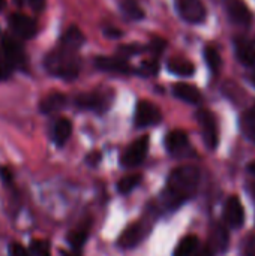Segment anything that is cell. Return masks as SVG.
I'll return each mask as SVG.
<instances>
[{"label":"cell","instance_id":"4dcf8cb0","mask_svg":"<svg viewBox=\"0 0 255 256\" xmlns=\"http://www.w3.org/2000/svg\"><path fill=\"white\" fill-rule=\"evenodd\" d=\"M9 255L11 256H32L30 250H27L26 248H23L18 243H12L9 246Z\"/></svg>","mask_w":255,"mask_h":256},{"label":"cell","instance_id":"ffe728a7","mask_svg":"<svg viewBox=\"0 0 255 256\" xmlns=\"http://www.w3.org/2000/svg\"><path fill=\"white\" fill-rule=\"evenodd\" d=\"M72 134V123L68 118H59L54 124V130H53V140L54 142L62 147L71 136Z\"/></svg>","mask_w":255,"mask_h":256},{"label":"cell","instance_id":"836d02e7","mask_svg":"<svg viewBox=\"0 0 255 256\" xmlns=\"http://www.w3.org/2000/svg\"><path fill=\"white\" fill-rule=\"evenodd\" d=\"M99 159H101V153H98V152H92V153H89L86 156V162L89 165H92V166L98 165L99 164Z\"/></svg>","mask_w":255,"mask_h":256},{"label":"cell","instance_id":"d4e9b609","mask_svg":"<svg viewBox=\"0 0 255 256\" xmlns=\"http://www.w3.org/2000/svg\"><path fill=\"white\" fill-rule=\"evenodd\" d=\"M120 6H122L123 14L128 18H131V20L137 21V20H143L144 18V12H143V9L140 8V4L135 0H123Z\"/></svg>","mask_w":255,"mask_h":256},{"label":"cell","instance_id":"1f68e13d","mask_svg":"<svg viewBox=\"0 0 255 256\" xmlns=\"http://www.w3.org/2000/svg\"><path fill=\"white\" fill-rule=\"evenodd\" d=\"M149 50H150L155 56L161 54V52L165 50V40H162V39H159V38H155V39L150 42Z\"/></svg>","mask_w":255,"mask_h":256},{"label":"cell","instance_id":"8d00e7d4","mask_svg":"<svg viewBox=\"0 0 255 256\" xmlns=\"http://www.w3.org/2000/svg\"><path fill=\"white\" fill-rule=\"evenodd\" d=\"M215 254L209 249V246H204V248H201L200 250L197 249V252L194 254V256H213Z\"/></svg>","mask_w":255,"mask_h":256},{"label":"cell","instance_id":"8fae6325","mask_svg":"<svg viewBox=\"0 0 255 256\" xmlns=\"http://www.w3.org/2000/svg\"><path fill=\"white\" fill-rule=\"evenodd\" d=\"M9 26H11L12 32L23 39H32L36 34V24L27 15L14 14L9 18Z\"/></svg>","mask_w":255,"mask_h":256},{"label":"cell","instance_id":"4316f807","mask_svg":"<svg viewBox=\"0 0 255 256\" xmlns=\"http://www.w3.org/2000/svg\"><path fill=\"white\" fill-rule=\"evenodd\" d=\"M204 58H206V63H207L209 69H210L212 72L216 74V72L219 70L221 64H222V60H221L219 52H218L213 46H207V48L204 50Z\"/></svg>","mask_w":255,"mask_h":256},{"label":"cell","instance_id":"484cf974","mask_svg":"<svg viewBox=\"0 0 255 256\" xmlns=\"http://www.w3.org/2000/svg\"><path fill=\"white\" fill-rule=\"evenodd\" d=\"M141 182V176L140 174H129L126 177H123L119 183H117V189L120 194L126 195L129 192H132Z\"/></svg>","mask_w":255,"mask_h":256},{"label":"cell","instance_id":"d6a6232c","mask_svg":"<svg viewBox=\"0 0 255 256\" xmlns=\"http://www.w3.org/2000/svg\"><path fill=\"white\" fill-rule=\"evenodd\" d=\"M12 74V68L0 57V81L3 80H8Z\"/></svg>","mask_w":255,"mask_h":256},{"label":"cell","instance_id":"d6986e66","mask_svg":"<svg viewBox=\"0 0 255 256\" xmlns=\"http://www.w3.org/2000/svg\"><path fill=\"white\" fill-rule=\"evenodd\" d=\"M65 105H66V96L65 94H62V93H51V94H48L47 98L42 99V102L39 105V110L44 114H51V112L60 111Z\"/></svg>","mask_w":255,"mask_h":256},{"label":"cell","instance_id":"9c48e42d","mask_svg":"<svg viewBox=\"0 0 255 256\" xmlns=\"http://www.w3.org/2000/svg\"><path fill=\"white\" fill-rule=\"evenodd\" d=\"M224 220L231 228H240L245 224V210L239 196L233 195L227 200L224 207Z\"/></svg>","mask_w":255,"mask_h":256},{"label":"cell","instance_id":"277c9868","mask_svg":"<svg viewBox=\"0 0 255 256\" xmlns=\"http://www.w3.org/2000/svg\"><path fill=\"white\" fill-rule=\"evenodd\" d=\"M147 152H149V136L143 135L126 148L125 154L122 156L120 164L126 168L137 166L144 160V158L147 156Z\"/></svg>","mask_w":255,"mask_h":256},{"label":"cell","instance_id":"5b68a950","mask_svg":"<svg viewBox=\"0 0 255 256\" xmlns=\"http://www.w3.org/2000/svg\"><path fill=\"white\" fill-rule=\"evenodd\" d=\"M176 6L180 16L191 24H200L206 18V8L201 0H176Z\"/></svg>","mask_w":255,"mask_h":256},{"label":"cell","instance_id":"e575fe53","mask_svg":"<svg viewBox=\"0 0 255 256\" xmlns=\"http://www.w3.org/2000/svg\"><path fill=\"white\" fill-rule=\"evenodd\" d=\"M29 4H30V8H32L33 10L41 12V10L45 9L47 2H45V0H29Z\"/></svg>","mask_w":255,"mask_h":256},{"label":"cell","instance_id":"4fadbf2b","mask_svg":"<svg viewBox=\"0 0 255 256\" xmlns=\"http://www.w3.org/2000/svg\"><path fill=\"white\" fill-rule=\"evenodd\" d=\"M146 234H147L146 228L141 224H135V225L129 226L128 230H125V232L120 236L119 246L123 249H132L141 243V240L144 238Z\"/></svg>","mask_w":255,"mask_h":256},{"label":"cell","instance_id":"7c38bea8","mask_svg":"<svg viewBox=\"0 0 255 256\" xmlns=\"http://www.w3.org/2000/svg\"><path fill=\"white\" fill-rule=\"evenodd\" d=\"M227 10H228L230 20L234 24H237V26H249L251 24L252 14L243 0H230Z\"/></svg>","mask_w":255,"mask_h":256},{"label":"cell","instance_id":"44dd1931","mask_svg":"<svg viewBox=\"0 0 255 256\" xmlns=\"http://www.w3.org/2000/svg\"><path fill=\"white\" fill-rule=\"evenodd\" d=\"M240 130L246 140L255 142V106L246 110L240 117Z\"/></svg>","mask_w":255,"mask_h":256},{"label":"cell","instance_id":"7a4b0ae2","mask_svg":"<svg viewBox=\"0 0 255 256\" xmlns=\"http://www.w3.org/2000/svg\"><path fill=\"white\" fill-rule=\"evenodd\" d=\"M45 68L50 74L59 78L74 80L80 72V60L77 52H71L59 46V50L50 52L45 57Z\"/></svg>","mask_w":255,"mask_h":256},{"label":"cell","instance_id":"74e56055","mask_svg":"<svg viewBox=\"0 0 255 256\" xmlns=\"http://www.w3.org/2000/svg\"><path fill=\"white\" fill-rule=\"evenodd\" d=\"M251 68V72H249V81H251V84L255 86V64L252 66H249Z\"/></svg>","mask_w":255,"mask_h":256},{"label":"cell","instance_id":"5bb4252c","mask_svg":"<svg viewBox=\"0 0 255 256\" xmlns=\"http://www.w3.org/2000/svg\"><path fill=\"white\" fill-rule=\"evenodd\" d=\"M96 66L102 70L116 72V74H129L132 72L131 64L126 62V58L122 57H98Z\"/></svg>","mask_w":255,"mask_h":256},{"label":"cell","instance_id":"f546056e","mask_svg":"<svg viewBox=\"0 0 255 256\" xmlns=\"http://www.w3.org/2000/svg\"><path fill=\"white\" fill-rule=\"evenodd\" d=\"M242 256H255V236H249L243 242Z\"/></svg>","mask_w":255,"mask_h":256},{"label":"cell","instance_id":"52a82bcc","mask_svg":"<svg viewBox=\"0 0 255 256\" xmlns=\"http://www.w3.org/2000/svg\"><path fill=\"white\" fill-rule=\"evenodd\" d=\"M0 52H2V58L12 68H23L26 64V54L23 51V46L14 40V39H9V38H5L2 40V48H0Z\"/></svg>","mask_w":255,"mask_h":256},{"label":"cell","instance_id":"603a6c76","mask_svg":"<svg viewBox=\"0 0 255 256\" xmlns=\"http://www.w3.org/2000/svg\"><path fill=\"white\" fill-rule=\"evenodd\" d=\"M198 249V238L195 236H186L183 237L177 248L174 249V256H192Z\"/></svg>","mask_w":255,"mask_h":256},{"label":"cell","instance_id":"e0dca14e","mask_svg":"<svg viewBox=\"0 0 255 256\" xmlns=\"http://www.w3.org/2000/svg\"><path fill=\"white\" fill-rule=\"evenodd\" d=\"M83 44H84V34L78 27H69L60 39V48L71 52H77Z\"/></svg>","mask_w":255,"mask_h":256},{"label":"cell","instance_id":"3957f363","mask_svg":"<svg viewBox=\"0 0 255 256\" xmlns=\"http://www.w3.org/2000/svg\"><path fill=\"white\" fill-rule=\"evenodd\" d=\"M197 122H198V126L201 129L204 144L210 150H215L218 142H219V129H218L216 117L207 110H200L197 112Z\"/></svg>","mask_w":255,"mask_h":256},{"label":"cell","instance_id":"d590c367","mask_svg":"<svg viewBox=\"0 0 255 256\" xmlns=\"http://www.w3.org/2000/svg\"><path fill=\"white\" fill-rule=\"evenodd\" d=\"M105 36L116 39V38H120V36H122V32H120V30H117V28L110 27V28H105Z\"/></svg>","mask_w":255,"mask_h":256},{"label":"cell","instance_id":"7402d4cb","mask_svg":"<svg viewBox=\"0 0 255 256\" xmlns=\"http://www.w3.org/2000/svg\"><path fill=\"white\" fill-rule=\"evenodd\" d=\"M167 68H168V70L171 74L179 75V76H191L195 72V66L189 60H183V58H173V60H170Z\"/></svg>","mask_w":255,"mask_h":256},{"label":"cell","instance_id":"83f0119b","mask_svg":"<svg viewBox=\"0 0 255 256\" xmlns=\"http://www.w3.org/2000/svg\"><path fill=\"white\" fill-rule=\"evenodd\" d=\"M32 256H51L50 244L45 240H33L30 246Z\"/></svg>","mask_w":255,"mask_h":256},{"label":"cell","instance_id":"ab89813d","mask_svg":"<svg viewBox=\"0 0 255 256\" xmlns=\"http://www.w3.org/2000/svg\"><path fill=\"white\" fill-rule=\"evenodd\" d=\"M248 171H249L252 176H255V160H252V162L248 165Z\"/></svg>","mask_w":255,"mask_h":256},{"label":"cell","instance_id":"6da1fadb","mask_svg":"<svg viewBox=\"0 0 255 256\" xmlns=\"http://www.w3.org/2000/svg\"><path fill=\"white\" fill-rule=\"evenodd\" d=\"M200 171L192 165H182L171 171L167 180V201L168 206L177 207L192 198L198 189Z\"/></svg>","mask_w":255,"mask_h":256},{"label":"cell","instance_id":"2e32d148","mask_svg":"<svg viewBox=\"0 0 255 256\" xmlns=\"http://www.w3.org/2000/svg\"><path fill=\"white\" fill-rule=\"evenodd\" d=\"M173 93H174V96L177 99H180L183 102H188V104H192V105H197V104L201 102V92L192 84L177 82L173 87Z\"/></svg>","mask_w":255,"mask_h":256},{"label":"cell","instance_id":"60d3db41","mask_svg":"<svg viewBox=\"0 0 255 256\" xmlns=\"http://www.w3.org/2000/svg\"><path fill=\"white\" fill-rule=\"evenodd\" d=\"M63 256H80L78 250H71V252H63L62 254Z\"/></svg>","mask_w":255,"mask_h":256},{"label":"cell","instance_id":"8992f818","mask_svg":"<svg viewBox=\"0 0 255 256\" xmlns=\"http://www.w3.org/2000/svg\"><path fill=\"white\" fill-rule=\"evenodd\" d=\"M162 118L161 111L156 105L149 100H140L135 108V124L137 128H147L159 123Z\"/></svg>","mask_w":255,"mask_h":256},{"label":"cell","instance_id":"f1b7e54d","mask_svg":"<svg viewBox=\"0 0 255 256\" xmlns=\"http://www.w3.org/2000/svg\"><path fill=\"white\" fill-rule=\"evenodd\" d=\"M159 72V63L156 58H150L141 63V74L147 76H153Z\"/></svg>","mask_w":255,"mask_h":256},{"label":"cell","instance_id":"ba28073f","mask_svg":"<svg viewBox=\"0 0 255 256\" xmlns=\"http://www.w3.org/2000/svg\"><path fill=\"white\" fill-rule=\"evenodd\" d=\"M75 104L83 110H93V111L102 112L110 105V94L104 93L101 90L90 92V93H83L75 99Z\"/></svg>","mask_w":255,"mask_h":256},{"label":"cell","instance_id":"cb8c5ba5","mask_svg":"<svg viewBox=\"0 0 255 256\" xmlns=\"http://www.w3.org/2000/svg\"><path fill=\"white\" fill-rule=\"evenodd\" d=\"M87 237H89V228L87 226H80V228L69 232L68 243L71 244L72 250H80L83 248V244L86 243Z\"/></svg>","mask_w":255,"mask_h":256},{"label":"cell","instance_id":"30bf717a","mask_svg":"<svg viewBox=\"0 0 255 256\" xmlns=\"http://www.w3.org/2000/svg\"><path fill=\"white\" fill-rule=\"evenodd\" d=\"M165 147L168 150L170 154L173 156H186L188 153H191V146H189V140L188 135L183 130H171L167 136H165Z\"/></svg>","mask_w":255,"mask_h":256},{"label":"cell","instance_id":"f35d334b","mask_svg":"<svg viewBox=\"0 0 255 256\" xmlns=\"http://www.w3.org/2000/svg\"><path fill=\"white\" fill-rule=\"evenodd\" d=\"M248 190H249V194H251V196H252V200H254L255 202V183H251L248 186Z\"/></svg>","mask_w":255,"mask_h":256},{"label":"cell","instance_id":"b9f144b4","mask_svg":"<svg viewBox=\"0 0 255 256\" xmlns=\"http://www.w3.org/2000/svg\"><path fill=\"white\" fill-rule=\"evenodd\" d=\"M3 6V0H0V8Z\"/></svg>","mask_w":255,"mask_h":256},{"label":"cell","instance_id":"9a60e30c","mask_svg":"<svg viewBox=\"0 0 255 256\" xmlns=\"http://www.w3.org/2000/svg\"><path fill=\"white\" fill-rule=\"evenodd\" d=\"M234 51L239 62L245 66L255 64V46L254 44L245 38H239L234 40Z\"/></svg>","mask_w":255,"mask_h":256},{"label":"cell","instance_id":"ac0fdd59","mask_svg":"<svg viewBox=\"0 0 255 256\" xmlns=\"http://www.w3.org/2000/svg\"><path fill=\"white\" fill-rule=\"evenodd\" d=\"M209 249L215 252H225L228 248V232L222 225H215L209 236Z\"/></svg>","mask_w":255,"mask_h":256}]
</instances>
